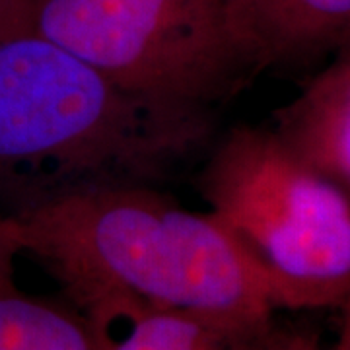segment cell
<instances>
[{
	"mask_svg": "<svg viewBox=\"0 0 350 350\" xmlns=\"http://www.w3.org/2000/svg\"><path fill=\"white\" fill-rule=\"evenodd\" d=\"M228 43L247 80L350 51V0H220Z\"/></svg>",
	"mask_w": 350,
	"mask_h": 350,
	"instance_id": "5",
	"label": "cell"
},
{
	"mask_svg": "<svg viewBox=\"0 0 350 350\" xmlns=\"http://www.w3.org/2000/svg\"><path fill=\"white\" fill-rule=\"evenodd\" d=\"M18 29L165 100L216 109L250 82L226 38L220 0H25Z\"/></svg>",
	"mask_w": 350,
	"mask_h": 350,
	"instance_id": "4",
	"label": "cell"
},
{
	"mask_svg": "<svg viewBox=\"0 0 350 350\" xmlns=\"http://www.w3.org/2000/svg\"><path fill=\"white\" fill-rule=\"evenodd\" d=\"M64 298L115 294L259 333L282 310L273 280L211 211L152 185L105 187L16 218Z\"/></svg>",
	"mask_w": 350,
	"mask_h": 350,
	"instance_id": "2",
	"label": "cell"
},
{
	"mask_svg": "<svg viewBox=\"0 0 350 350\" xmlns=\"http://www.w3.org/2000/svg\"><path fill=\"white\" fill-rule=\"evenodd\" d=\"M214 107L165 100L101 72L39 33L0 36V213L88 191L152 185L200 160Z\"/></svg>",
	"mask_w": 350,
	"mask_h": 350,
	"instance_id": "1",
	"label": "cell"
},
{
	"mask_svg": "<svg viewBox=\"0 0 350 350\" xmlns=\"http://www.w3.org/2000/svg\"><path fill=\"white\" fill-rule=\"evenodd\" d=\"M200 197L273 280L282 310L350 304V195L273 129L239 125L202 156Z\"/></svg>",
	"mask_w": 350,
	"mask_h": 350,
	"instance_id": "3",
	"label": "cell"
},
{
	"mask_svg": "<svg viewBox=\"0 0 350 350\" xmlns=\"http://www.w3.org/2000/svg\"><path fill=\"white\" fill-rule=\"evenodd\" d=\"M255 350H319V340L312 331L276 329L273 325L257 340Z\"/></svg>",
	"mask_w": 350,
	"mask_h": 350,
	"instance_id": "9",
	"label": "cell"
},
{
	"mask_svg": "<svg viewBox=\"0 0 350 350\" xmlns=\"http://www.w3.org/2000/svg\"><path fill=\"white\" fill-rule=\"evenodd\" d=\"M22 255L20 224L12 216L0 213V282L14 278V261Z\"/></svg>",
	"mask_w": 350,
	"mask_h": 350,
	"instance_id": "10",
	"label": "cell"
},
{
	"mask_svg": "<svg viewBox=\"0 0 350 350\" xmlns=\"http://www.w3.org/2000/svg\"><path fill=\"white\" fill-rule=\"evenodd\" d=\"M0 350H101L75 304L25 294L14 278L0 282Z\"/></svg>",
	"mask_w": 350,
	"mask_h": 350,
	"instance_id": "8",
	"label": "cell"
},
{
	"mask_svg": "<svg viewBox=\"0 0 350 350\" xmlns=\"http://www.w3.org/2000/svg\"><path fill=\"white\" fill-rule=\"evenodd\" d=\"M333 350H350V304L342 308V325Z\"/></svg>",
	"mask_w": 350,
	"mask_h": 350,
	"instance_id": "12",
	"label": "cell"
},
{
	"mask_svg": "<svg viewBox=\"0 0 350 350\" xmlns=\"http://www.w3.org/2000/svg\"><path fill=\"white\" fill-rule=\"evenodd\" d=\"M68 301L86 315L101 350H255L262 333L275 325L251 333L115 294Z\"/></svg>",
	"mask_w": 350,
	"mask_h": 350,
	"instance_id": "6",
	"label": "cell"
},
{
	"mask_svg": "<svg viewBox=\"0 0 350 350\" xmlns=\"http://www.w3.org/2000/svg\"><path fill=\"white\" fill-rule=\"evenodd\" d=\"M273 131L350 195V51L273 113Z\"/></svg>",
	"mask_w": 350,
	"mask_h": 350,
	"instance_id": "7",
	"label": "cell"
},
{
	"mask_svg": "<svg viewBox=\"0 0 350 350\" xmlns=\"http://www.w3.org/2000/svg\"><path fill=\"white\" fill-rule=\"evenodd\" d=\"M24 4L25 0H0V36L12 31Z\"/></svg>",
	"mask_w": 350,
	"mask_h": 350,
	"instance_id": "11",
	"label": "cell"
}]
</instances>
